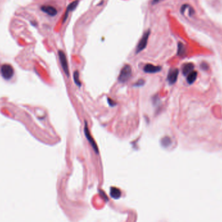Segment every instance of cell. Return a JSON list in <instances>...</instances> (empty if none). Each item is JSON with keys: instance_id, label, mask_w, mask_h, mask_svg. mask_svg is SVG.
Segmentation results:
<instances>
[{"instance_id": "4fadbf2b", "label": "cell", "mask_w": 222, "mask_h": 222, "mask_svg": "<svg viewBox=\"0 0 222 222\" xmlns=\"http://www.w3.org/2000/svg\"><path fill=\"white\" fill-rule=\"evenodd\" d=\"M185 52H186V49H185L184 45L183 44L179 42L178 44V50H177V54L179 56H183L185 54Z\"/></svg>"}, {"instance_id": "ba28073f", "label": "cell", "mask_w": 222, "mask_h": 222, "mask_svg": "<svg viewBox=\"0 0 222 222\" xmlns=\"http://www.w3.org/2000/svg\"><path fill=\"white\" fill-rule=\"evenodd\" d=\"M162 68L161 66H154V65L151 64H147L146 65H145V66L144 67V71L146 73H154L160 72Z\"/></svg>"}, {"instance_id": "e0dca14e", "label": "cell", "mask_w": 222, "mask_h": 222, "mask_svg": "<svg viewBox=\"0 0 222 222\" xmlns=\"http://www.w3.org/2000/svg\"><path fill=\"white\" fill-rule=\"evenodd\" d=\"M107 100H108V103H109V105H110V107H114L115 105H116V102L112 99L108 98Z\"/></svg>"}, {"instance_id": "277c9868", "label": "cell", "mask_w": 222, "mask_h": 222, "mask_svg": "<svg viewBox=\"0 0 222 222\" xmlns=\"http://www.w3.org/2000/svg\"><path fill=\"white\" fill-rule=\"evenodd\" d=\"M149 35H150L149 30L147 31L144 34V35L142 36L140 40L138 42L137 47H136V53H140L142 50H144L145 48H146V45L147 44V41H148V38H149Z\"/></svg>"}, {"instance_id": "9c48e42d", "label": "cell", "mask_w": 222, "mask_h": 222, "mask_svg": "<svg viewBox=\"0 0 222 222\" xmlns=\"http://www.w3.org/2000/svg\"><path fill=\"white\" fill-rule=\"evenodd\" d=\"M78 3H79V0H75V1H73V2L71 3L69 5H68L67 8H66V13H65L64 15L63 23H64L65 22H66V19H67L68 16V15H69V13L71 12V11L73 10L77 7V6Z\"/></svg>"}, {"instance_id": "5bb4252c", "label": "cell", "mask_w": 222, "mask_h": 222, "mask_svg": "<svg viewBox=\"0 0 222 222\" xmlns=\"http://www.w3.org/2000/svg\"><path fill=\"white\" fill-rule=\"evenodd\" d=\"M73 79H74V82H75V83L77 85L78 87H81V82L80 81V79H79V73L78 71H75V72H74Z\"/></svg>"}, {"instance_id": "9a60e30c", "label": "cell", "mask_w": 222, "mask_h": 222, "mask_svg": "<svg viewBox=\"0 0 222 222\" xmlns=\"http://www.w3.org/2000/svg\"><path fill=\"white\" fill-rule=\"evenodd\" d=\"M110 195H113L114 194H116V195H117V198H119V196L120 195V192H119V190H118L117 188H112L110 189Z\"/></svg>"}, {"instance_id": "ac0fdd59", "label": "cell", "mask_w": 222, "mask_h": 222, "mask_svg": "<svg viewBox=\"0 0 222 222\" xmlns=\"http://www.w3.org/2000/svg\"><path fill=\"white\" fill-rule=\"evenodd\" d=\"M201 68H203V69L204 70H207V69H208V65H207V64H206V63H203V64H201Z\"/></svg>"}, {"instance_id": "52a82bcc", "label": "cell", "mask_w": 222, "mask_h": 222, "mask_svg": "<svg viewBox=\"0 0 222 222\" xmlns=\"http://www.w3.org/2000/svg\"><path fill=\"white\" fill-rule=\"evenodd\" d=\"M178 75L179 70L177 69H172L168 73V81L170 84H173L175 83L177 79Z\"/></svg>"}, {"instance_id": "2e32d148", "label": "cell", "mask_w": 222, "mask_h": 222, "mask_svg": "<svg viewBox=\"0 0 222 222\" xmlns=\"http://www.w3.org/2000/svg\"><path fill=\"white\" fill-rule=\"evenodd\" d=\"M144 83H145V81H144V79H139L137 82H135V83L134 84V87H142V86H143Z\"/></svg>"}, {"instance_id": "d6986e66", "label": "cell", "mask_w": 222, "mask_h": 222, "mask_svg": "<svg viewBox=\"0 0 222 222\" xmlns=\"http://www.w3.org/2000/svg\"><path fill=\"white\" fill-rule=\"evenodd\" d=\"M161 1H162V0H153L152 3H153V5H155V4H156V3H157L160 2Z\"/></svg>"}, {"instance_id": "7c38bea8", "label": "cell", "mask_w": 222, "mask_h": 222, "mask_svg": "<svg viewBox=\"0 0 222 222\" xmlns=\"http://www.w3.org/2000/svg\"><path fill=\"white\" fill-rule=\"evenodd\" d=\"M161 145L164 147H167L170 146V144H172V140L168 136H165L163 138H162L161 140Z\"/></svg>"}, {"instance_id": "5b68a950", "label": "cell", "mask_w": 222, "mask_h": 222, "mask_svg": "<svg viewBox=\"0 0 222 222\" xmlns=\"http://www.w3.org/2000/svg\"><path fill=\"white\" fill-rule=\"evenodd\" d=\"M58 54H59V57L60 62H61L62 69H63L64 73H66V75L67 76H69V74H70L69 67H68V61H67L66 55H65V53L61 50L59 51Z\"/></svg>"}, {"instance_id": "3957f363", "label": "cell", "mask_w": 222, "mask_h": 222, "mask_svg": "<svg viewBox=\"0 0 222 222\" xmlns=\"http://www.w3.org/2000/svg\"><path fill=\"white\" fill-rule=\"evenodd\" d=\"M1 73L3 77L8 80L14 75V69L9 64H3L1 68Z\"/></svg>"}, {"instance_id": "7a4b0ae2", "label": "cell", "mask_w": 222, "mask_h": 222, "mask_svg": "<svg viewBox=\"0 0 222 222\" xmlns=\"http://www.w3.org/2000/svg\"><path fill=\"white\" fill-rule=\"evenodd\" d=\"M84 131L85 136H86V138H87V139L88 140V141L89 142V143H90V144L91 145V146L92 147L93 149L94 150V151H95L96 153H99L98 147V146H97V144H96V143L95 140H94V138H92V136H91V135H90V131H89V127H88L87 122L86 121H85V122H84Z\"/></svg>"}, {"instance_id": "30bf717a", "label": "cell", "mask_w": 222, "mask_h": 222, "mask_svg": "<svg viewBox=\"0 0 222 222\" xmlns=\"http://www.w3.org/2000/svg\"><path fill=\"white\" fill-rule=\"evenodd\" d=\"M193 68H194V66L192 63L184 64L182 68V72L184 75H188L190 72L193 71Z\"/></svg>"}, {"instance_id": "8fae6325", "label": "cell", "mask_w": 222, "mask_h": 222, "mask_svg": "<svg viewBox=\"0 0 222 222\" xmlns=\"http://www.w3.org/2000/svg\"><path fill=\"white\" fill-rule=\"evenodd\" d=\"M198 76V73L195 71H192V72H190L188 75H187V82L189 84H192L193 82L195 81L196 78Z\"/></svg>"}, {"instance_id": "6da1fadb", "label": "cell", "mask_w": 222, "mask_h": 222, "mask_svg": "<svg viewBox=\"0 0 222 222\" xmlns=\"http://www.w3.org/2000/svg\"><path fill=\"white\" fill-rule=\"evenodd\" d=\"M132 75V69L129 64H126L122 68L118 76V81L120 82H126L131 78Z\"/></svg>"}, {"instance_id": "8992f818", "label": "cell", "mask_w": 222, "mask_h": 222, "mask_svg": "<svg viewBox=\"0 0 222 222\" xmlns=\"http://www.w3.org/2000/svg\"><path fill=\"white\" fill-rule=\"evenodd\" d=\"M42 12L46 13L47 15H50V16H55L57 14V10L56 8L51 6V5H43L40 8Z\"/></svg>"}]
</instances>
